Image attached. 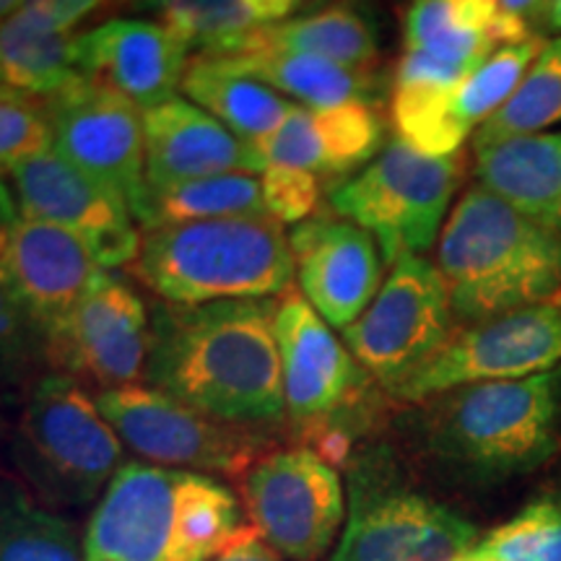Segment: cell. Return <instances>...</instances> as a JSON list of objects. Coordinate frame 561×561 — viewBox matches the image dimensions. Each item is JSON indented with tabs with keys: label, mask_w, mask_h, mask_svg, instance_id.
Segmentation results:
<instances>
[{
	"label": "cell",
	"mask_w": 561,
	"mask_h": 561,
	"mask_svg": "<svg viewBox=\"0 0 561 561\" xmlns=\"http://www.w3.org/2000/svg\"><path fill=\"white\" fill-rule=\"evenodd\" d=\"M546 26H549L551 32H561V0H553L549 19H546Z\"/></svg>",
	"instance_id": "f35d334b"
},
{
	"label": "cell",
	"mask_w": 561,
	"mask_h": 561,
	"mask_svg": "<svg viewBox=\"0 0 561 561\" xmlns=\"http://www.w3.org/2000/svg\"><path fill=\"white\" fill-rule=\"evenodd\" d=\"M73 55L81 73L110 83L144 112L178 100L191 66V50L159 21L146 19L104 21L76 37Z\"/></svg>",
	"instance_id": "ffe728a7"
},
{
	"label": "cell",
	"mask_w": 561,
	"mask_h": 561,
	"mask_svg": "<svg viewBox=\"0 0 561 561\" xmlns=\"http://www.w3.org/2000/svg\"><path fill=\"white\" fill-rule=\"evenodd\" d=\"M21 3H24V0H0V11H3L5 19H11L13 13L21 9Z\"/></svg>",
	"instance_id": "ab89813d"
},
{
	"label": "cell",
	"mask_w": 561,
	"mask_h": 561,
	"mask_svg": "<svg viewBox=\"0 0 561 561\" xmlns=\"http://www.w3.org/2000/svg\"><path fill=\"white\" fill-rule=\"evenodd\" d=\"M273 328L284 369L286 416L312 442L307 447L335 466L348 455L351 430L364 424L371 390L380 385L301 291L280 294Z\"/></svg>",
	"instance_id": "52a82bcc"
},
{
	"label": "cell",
	"mask_w": 561,
	"mask_h": 561,
	"mask_svg": "<svg viewBox=\"0 0 561 561\" xmlns=\"http://www.w3.org/2000/svg\"><path fill=\"white\" fill-rule=\"evenodd\" d=\"M297 5L299 0H149L140 9L157 13L198 58H219L252 32L289 19Z\"/></svg>",
	"instance_id": "4316f807"
},
{
	"label": "cell",
	"mask_w": 561,
	"mask_h": 561,
	"mask_svg": "<svg viewBox=\"0 0 561 561\" xmlns=\"http://www.w3.org/2000/svg\"><path fill=\"white\" fill-rule=\"evenodd\" d=\"M244 528L234 491L214 476L123 462L83 533L87 561H214Z\"/></svg>",
	"instance_id": "3957f363"
},
{
	"label": "cell",
	"mask_w": 561,
	"mask_h": 561,
	"mask_svg": "<svg viewBox=\"0 0 561 561\" xmlns=\"http://www.w3.org/2000/svg\"><path fill=\"white\" fill-rule=\"evenodd\" d=\"M125 3H133V5H138V9H140V5L149 3V0H125Z\"/></svg>",
	"instance_id": "60d3db41"
},
{
	"label": "cell",
	"mask_w": 561,
	"mask_h": 561,
	"mask_svg": "<svg viewBox=\"0 0 561 561\" xmlns=\"http://www.w3.org/2000/svg\"><path fill=\"white\" fill-rule=\"evenodd\" d=\"M263 201L273 219L297 224L312 219L320 206V178L294 167H265L261 174Z\"/></svg>",
	"instance_id": "e575fe53"
},
{
	"label": "cell",
	"mask_w": 561,
	"mask_h": 561,
	"mask_svg": "<svg viewBox=\"0 0 561 561\" xmlns=\"http://www.w3.org/2000/svg\"><path fill=\"white\" fill-rule=\"evenodd\" d=\"M123 439L73 377L37 382L13 430V462L45 507H87L121 471Z\"/></svg>",
	"instance_id": "8992f818"
},
{
	"label": "cell",
	"mask_w": 561,
	"mask_h": 561,
	"mask_svg": "<svg viewBox=\"0 0 561 561\" xmlns=\"http://www.w3.org/2000/svg\"><path fill=\"white\" fill-rule=\"evenodd\" d=\"M561 367L523 380L479 382L421 403L426 453L473 479L530 473L559 450Z\"/></svg>",
	"instance_id": "277c9868"
},
{
	"label": "cell",
	"mask_w": 561,
	"mask_h": 561,
	"mask_svg": "<svg viewBox=\"0 0 561 561\" xmlns=\"http://www.w3.org/2000/svg\"><path fill=\"white\" fill-rule=\"evenodd\" d=\"M479 561H561V496H541L479 538Z\"/></svg>",
	"instance_id": "d6a6232c"
},
{
	"label": "cell",
	"mask_w": 561,
	"mask_h": 561,
	"mask_svg": "<svg viewBox=\"0 0 561 561\" xmlns=\"http://www.w3.org/2000/svg\"><path fill=\"white\" fill-rule=\"evenodd\" d=\"M133 273L161 301L208 305L276 299L294 289L297 265L284 224L261 214L146 229Z\"/></svg>",
	"instance_id": "5b68a950"
},
{
	"label": "cell",
	"mask_w": 561,
	"mask_h": 561,
	"mask_svg": "<svg viewBox=\"0 0 561 561\" xmlns=\"http://www.w3.org/2000/svg\"><path fill=\"white\" fill-rule=\"evenodd\" d=\"M466 178V153H421L401 138L380 157L328 193L333 214L367 229L380 244L385 265L424 255L439 242L445 216Z\"/></svg>",
	"instance_id": "ba28073f"
},
{
	"label": "cell",
	"mask_w": 561,
	"mask_h": 561,
	"mask_svg": "<svg viewBox=\"0 0 561 561\" xmlns=\"http://www.w3.org/2000/svg\"><path fill=\"white\" fill-rule=\"evenodd\" d=\"M561 367V305H541L460 328L396 390V401L424 403L479 382L523 380Z\"/></svg>",
	"instance_id": "4fadbf2b"
},
{
	"label": "cell",
	"mask_w": 561,
	"mask_h": 561,
	"mask_svg": "<svg viewBox=\"0 0 561 561\" xmlns=\"http://www.w3.org/2000/svg\"><path fill=\"white\" fill-rule=\"evenodd\" d=\"M9 174L21 214L68 229L94 252L102 268L136 263L144 237L133 224L130 208L58 151L26 161Z\"/></svg>",
	"instance_id": "2e32d148"
},
{
	"label": "cell",
	"mask_w": 561,
	"mask_h": 561,
	"mask_svg": "<svg viewBox=\"0 0 561 561\" xmlns=\"http://www.w3.org/2000/svg\"><path fill=\"white\" fill-rule=\"evenodd\" d=\"M73 45L76 37L70 32L55 30L21 11L13 13L3 21V32H0L3 87L42 96V100L58 94L76 76H81Z\"/></svg>",
	"instance_id": "83f0119b"
},
{
	"label": "cell",
	"mask_w": 561,
	"mask_h": 561,
	"mask_svg": "<svg viewBox=\"0 0 561 561\" xmlns=\"http://www.w3.org/2000/svg\"><path fill=\"white\" fill-rule=\"evenodd\" d=\"M553 0H500V34L504 45L536 37L533 26L546 24Z\"/></svg>",
	"instance_id": "d590c367"
},
{
	"label": "cell",
	"mask_w": 561,
	"mask_h": 561,
	"mask_svg": "<svg viewBox=\"0 0 561 561\" xmlns=\"http://www.w3.org/2000/svg\"><path fill=\"white\" fill-rule=\"evenodd\" d=\"M102 3L104 0H24L19 11L32 19L45 21V24L55 26V30L73 32V26L81 19H87L91 11L100 9Z\"/></svg>",
	"instance_id": "8d00e7d4"
},
{
	"label": "cell",
	"mask_w": 561,
	"mask_h": 561,
	"mask_svg": "<svg viewBox=\"0 0 561 561\" xmlns=\"http://www.w3.org/2000/svg\"><path fill=\"white\" fill-rule=\"evenodd\" d=\"M55 151L50 107L42 96L3 87L0 91V159L9 174L26 161Z\"/></svg>",
	"instance_id": "836d02e7"
},
{
	"label": "cell",
	"mask_w": 561,
	"mask_h": 561,
	"mask_svg": "<svg viewBox=\"0 0 561 561\" xmlns=\"http://www.w3.org/2000/svg\"><path fill=\"white\" fill-rule=\"evenodd\" d=\"M380 104L348 102L312 110L294 104L286 123L268 138L255 140L265 167H294L318 178L362 172L385 149Z\"/></svg>",
	"instance_id": "44dd1931"
},
{
	"label": "cell",
	"mask_w": 561,
	"mask_h": 561,
	"mask_svg": "<svg viewBox=\"0 0 561 561\" xmlns=\"http://www.w3.org/2000/svg\"><path fill=\"white\" fill-rule=\"evenodd\" d=\"M403 42L396 83L458 87L504 45L500 0H413Z\"/></svg>",
	"instance_id": "d6986e66"
},
{
	"label": "cell",
	"mask_w": 561,
	"mask_h": 561,
	"mask_svg": "<svg viewBox=\"0 0 561 561\" xmlns=\"http://www.w3.org/2000/svg\"><path fill=\"white\" fill-rule=\"evenodd\" d=\"M47 107L55 151L117 195L136 216L149 193L144 110L110 83L87 73L47 96Z\"/></svg>",
	"instance_id": "5bb4252c"
},
{
	"label": "cell",
	"mask_w": 561,
	"mask_h": 561,
	"mask_svg": "<svg viewBox=\"0 0 561 561\" xmlns=\"http://www.w3.org/2000/svg\"><path fill=\"white\" fill-rule=\"evenodd\" d=\"M102 265L79 237L58 224L30 219L3 185V318L34 328L42 339L58 331L91 289Z\"/></svg>",
	"instance_id": "7c38bea8"
},
{
	"label": "cell",
	"mask_w": 561,
	"mask_h": 561,
	"mask_svg": "<svg viewBox=\"0 0 561 561\" xmlns=\"http://www.w3.org/2000/svg\"><path fill=\"white\" fill-rule=\"evenodd\" d=\"M455 312L437 263L409 255L392 265L380 294L343 333L356 362L392 398L453 339Z\"/></svg>",
	"instance_id": "30bf717a"
},
{
	"label": "cell",
	"mask_w": 561,
	"mask_h": 561,
	"mask_svg": "<svg viewBox=\"0 0 561 561\" xmlns=\"http://www.w3.org/2000/svg\"><path fill=\"white\" fill-rule=\"evenodd\" d=\"M261 50L314 55L348 68L375 70V62L380 58V39L367 13L339 3L252 32L219 58Z\"/></svg>",
	"instance_id": "d4e9b609"
},
{
	"label": "cell",
	"mask_w": 561,
	"mask_h": 561,
	"mask_svg": "<svg viewBox=\"0 0 561 561\" xmlns=\"http://www.w3.org/2000/svg\"><path fill=\"white\" fill-rule=\"evenodd\" d=\"M214 561H284L276 549H271L268 543L263 541V536L252 525H244V528L237 533L231 541L224 546L219 557Z\"/></svg>",
	"instance_id": "74e56055"
},
{
	"label": "cell",
	"mask_w": 561,
	"mask_h": 561,
	"mask_svg": "<svg viewBox=\"0 0 561 561\" xmlns=\"http://www.w3.org/2000/svg\"><path fill=\"white\" fill-rule=\"evenodd\" d=\"M96 403L123 445L153 466L244 476L268 450L257 430L208 416L149 385L102 390Z\"/></svg>",
	"instance_id": "9c48e42d"
},
{
	"label": "cell",
	"mask_w": 561,
	"mask_h": 561,
	"mask_svg": "<svg viewBox=\"0 0 561 561\" xmlns=\"http://www.w3.org/2000/svg\"><path fill=\"white\" fill-rule=\"evenodd\" d=\"M216 60L242 70L252 79L263 81L265 87L276 89L278 94L291 96L312 110L341 107L348 102L380 104L385 94V83L375 70L348 68L341 62L314 58V55L261 50Z\"/></svg>",
	"instance_id": "cb8c5ba5"
},
{
	"label": "cell",
	"mask_w": 561,
	"mask_h": 561,
	"mask_svg": "<svg viewBox=\"0 0 561 561\" xmlns=\"http://www.w3.org/2000/svg\"><path fill=\"white\" fill-rule=\"evenodd\" d=\"M455 320L476 322L561 305V234L481 182L455 203L437 242Z\"/></svg>",
	"instance_id": "7a4b0ae2"
},
{
	"label": "cell",
	"mask_w": 561,
	"mask_h": 561,
	"mask_svg": "<svg viewBox=\"0 0 561 561\" xmlns=\"http://www.w3.org/2000/svg\"><path fill=\"white\" fill-rule=\"evenodd\" d=\"M276 305L278 297L153 305L144 385L229 424H280L286 396Z\"/></svg>",
	"instance_id": "6da1fadb"
},
{
	"label": "cell",
	"mask_w": 561,
	"mask_h": 561,
	"mask_svg": "<svg viewBox=\"0 0 561 561\" xmlns=\"http://www.w3.org/2000/svg\"><path fill=\"white\" fill-rule=\"evenodd\" d=\"M261 214H268L261 178L248 172H229L178 182L170 187H149L133 219L146 231L167 227V224Z\"/></svg>",
	"instance_id": "f1b7e54d"
},
{
	"label": "cell",
	"mask_w": 561,
	"mask_h": 561,
	"mask_svg": "<svg viewBox=\"0 0 561 561\" xmlns=\"http://www.w3.org/2000/svg\"><path fill=\"white\" fill-rule=\"evenodd\" d=\"M146 182L170 187L178 182L229 172H265L255 144L187 100H172L144 112Z\"/></svg>",
	"instance_id": "7402d4cb"
},
{
	"label": "cell",
	"mask_w": 561,
	"mask_h": 561,
	"mask_svg": "<svg viewBox=\"0 0 561 561\" xmlns=\"http://www.w3.org/2000/svg\"><path fill=\"white\" fill-rule=\"evenodd\" d=\"M543 47L541 34L496 47L466 81L447 91V125L460 146L510 102Z\"/></svg>",
	"instance_id": "f546056e"
},
{
	"label": "cell",
	"mask_w": 561,
	"mask_h": 561,
	"mask_svg": "<svg viewBox=\"0 0 561 561\" xmlns=\"http://www.w3.org/2000/svg\"><path fill=\"white\" fill-rule=\"evenodd\" d=\"M439 504L409 486L388 447L348 466V507L331 561H413Z\"/></svg>",
	"instance_id": "e0dca14e"
},
{
	"label": "cell",
	"mask_w": 561,
	"mask_h": 561,
	"mask_svg": "<svg viewBox=\"0 0 561 561\" xmlns=\"http://www.w3.org/2000/svg\"><path fill=\"white\" fill-rule=\"evenodd\" d=\"M45 343L62 375L96 385L100 392L140 385L149 364L151 312L130 284L102 268Z\"/></svg>",
	"instance_id": "9a60e30c"
},
{
	"label": "cell",
	"mask_w": 561,
	"mask_h": 561,
	"mask_svg": "<svg viewBox=\"0 0 561 561\" xmlns=\"http://www.w3.org/2000/svg\"><path fill=\"white\" fill-rule=\"evenodd\" d=\"M182 91L193 104L250 144L276 133L294 107V102L276 89L216 58L191 60L182 79Z\"/></svg>",
	"instance_id": "484cf974"
},
{
	"label": "cell",
	"mask_w": 561,
	"mask_h": 561,
	"mask_svg": "<svg viewBox=\"0 0 561 561\" xmlns=\"http://www.w3.org/2000/svg\"><path fill=\"white\" fill-rule=\"evenodd\" d=\"M250 525L289 561H318L331 551L346 520L341 476L312 447L265 453L242 476Z\"/></svg>",
	"instance_id": "8fae6325"
},
{
	"label": "cell",
	"mask_w": 561,
	"mask_h": 561,
	"mask_svg": "<svg viewBox=\"0 0 561 561\" xmlns=\"http://www.w3.org/2000/svg\"><path fill=\"white\" fill-rule=\"evenodd\" d=\"M466 561H479V559H471V557H468V559H466Z\"/></svg>",
	"instance_id": "b9f144b4"
},
{
	"label": "cell",
	"mask_w": 561,
	"mask_h": 561,
	"mask_svg": "<svg viewBox=\"0 0 561 561\" xmlns=\"http://www.w3.org/2000/svg\"><path fill=\"white\" fill-rule=\"evenodd\" d=\"M561 123V37L546 42L510 102L473 136V149L536 136Z\"/></svg>",
	"instance_id": "1f68e13d"
},
{
	"label": "cell",
	"mask_w": 561,
	"mask_h": 561,
	"mask_svg": "<svg viewBox=\"0 0 561 561\" xmlns=\"http://www.w3.org/2000/svg\"><path fill=\"white\" fill-rule=\"evenodd\" d=\"M297 284L320 318L346 331L382 289V252L359 224L312 216L289 234Z\"/></svg>",
	"instance_id": "ac0fdd59"
},
{
	"label": "cell",
	"mask_w": 561,
	"mask_h": 561,
	"mask_svg": "<svg viewBox=\"0 0 561 561\" xmlns=\"http://www.w3.org/2000/svg\"><path fill=\"white\" fill-rule=\"evenodd\" d=\"M0 561H87L76 523L34 502L16 479L3 481Z\"/></svg>",
	"instance_id": "4dcf8cb0"
},
{
	"label": "cell",
	"mask_w": 561,
	"mask_h": 561,
	"mask_svg": "<svg viewBox=\"0 0 561 561\" xmlns=\"http://www.w3.org/2000/svg\"><path fill=\"white\" fill-rule=\"evenodd\" d=\"M473 172L483 187L561 234V130L473 149Z\"/></svg>",
	"instance_id": "603a6c76"
}]
</instances>
